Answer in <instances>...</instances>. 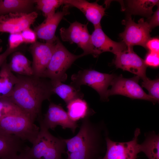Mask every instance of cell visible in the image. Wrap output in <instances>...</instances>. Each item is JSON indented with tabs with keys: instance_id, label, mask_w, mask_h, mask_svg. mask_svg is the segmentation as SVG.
<instances>
[{
	"instance_id": "obj_13",
	"label": "cell",
	"mask_w": 159,
	"mask_h": 159,
	"mask_svg": "<svg viewBox=\"0 0 159 159\" xmlns=\"http://www.w3.org/2000/svg\"><path fill=\"white\" fill-rule=\"evenodd\" d=\"M56 41L45 43L36 42L32 44L30 51L32 57L34 75L42 77L51 59Z\"/></svg>"
},
{
	"instance_id": "obj_9",
	"label": "cell",
	"mask_w": 159,
	"mask_h": 159,
	"mask_svg": "<svg viewBox=\"0 0 159 159\" xmlns=\"http://www.w3.org/2000/svg\"><path fill=\"white\" fill-rule=\"evenodd\" d=\"M87 25V24H84L76 21L71 23L67 28H61L60 35L63 41L76 44L86 55L90 54L94 57V49Z\"/></svg>"
},
{
	"instance_id": "obj_10",
	"label": "cell",
	"mask_w": 159,
	"mask_h": 159,
	"mask_svg": "<svg viewBox=\"0 0 159 159\" xmlns=\"http://www.w3.org/2000/svg\"><path fill=\"white\" fill-rule=\"evenodd\" d=\"M125 22V30L120 34L122 42L127 47L137 45L145 48L147 42L151 38L150 33L151 29L148 22L142 18L136 23L130 16Z\"/></svg>"
},
{
	"instance_id": "obj_24",
	"label": "cell",
	"mask_w": 159,
	"mask_h": 159,
	"mask_svg": "<svg viewBox=\"0 0 159 159\" xmlns=\"http://www.w3.org/2000/svg\"><path fill=\"white\" fill-rule=\"evenodd\" d=\"M128 9L132 13L150 16L153 13V8L155 5H159V0H127Z\"/></svg>"
},
{
	"instance_id": "obj_5",
	"label": "cell",
	"mask_w": 159,
	"mask_h": 159,
	"mask_svg": "<svg viewBox=\"0 0 159 159\" xmlns=\"http://www.w3.org/2000/svg\"><path fill=\"white\" fill-rule=\"evenodd\" d=\"M23 112L10 115L0 119V128L22 140L33 144L39 131L40 127Z\"/></svg>"
},
{
	"instance_id": "obj_3",
	"label": "cell",
	"mask_w": 159,
	"mask_h": 159,
	"mask_svg": "<svg viewBox=\"0 0 159 159\" xmlns=\"http://www.w3.org/2000/svg\"><path fill=\"white\" fill-rule=\"evenodd\" d=\"M40 130L32 147L23 152L32 159H62L66 145L64 139L55 137L39 124Z\"/></svg>"
},
{
	"instance_id": "obj_11",
	"label": "cell",
	"mask_w": 159,
	"mask_h": 159,
	"mask_svg": "<svg viewBox=\"0 0 159 159\" xmlns=\"http://www.w3.org/2000/svg\"><path fill=\"white\" fill-rule=\"evenodd\" d=\"M37 121L39 124L48 130H54L57 125H60L64 129H70L73 133L78 127L77 122L70 118L67 112L61 105L52 102L50 103L44 117Z\"/></svg>"
},
{
	"instance_id": "obj_27",
	"label": "cell",
	"mask_w": 159,
	"mask_h": 159,
	"mask_svg": "<svg viewBox=\"0 0 159 159\" xmlns=\"http://www.w3.org/2000/svg\"><path fill=\"white\" fill-rule=\"evenodd\" d=\"M22 112L24 113L8 99H0V119L10 115Z\"/></svg>"
},
{
	"instance_id": "obj_15",
	"label": "cell",
	"mask_w": 159,
	"mask_h": 159,
	"mask_svg": "<svg viewBox=\"0 0 159 159\" xmlns=\"http://www.w3.org/2000/svg\"><path fill=\"white\" fill-rule=\"evenodd\" d=\"M91 37L94 49V57L107 52L116 55L127 48V46L122 41L117 42L109 38L103 31L101 26L94 28Z\"/></svg>"
},
{
	"instance_id": "obj_6",
	"label": "cell",
	"mask_w": 159,
	"mask_h": 159,
	"mask_svg": "<svg viewBox=\"0 0 159 159\" xmlns=\"http://www.w3.org/2000/svg\"><path fill=\"white\" fill-rule=\"evenodd\" d=\"M113 74L100 72L92 69L79 71L72 75L70 85L80 89L82 85H88L95 90L99 94L100 99L108 100V88L115 77Z\"/></svg>"
},
{
	"instance_id": "obj_4",
	"label": "cell",
	"mask_w": 159,
	"mask_h": 159,
	"mask_svg": "<svg viewBox=\"0 0 159 159\" xmlns=\"http://www.w3.org/2000/svg\"><path fill=\"white\" fill-rule=\"evenodd\" d=\"M85 55L84 53L76 55L71 53L57 37L51 59L42 77L48 78L52 83L65 81L67 70L76 59Z\"/></svg>"
},
{
	"instance_id": "obj_2",
	"label": "cell",
	"mask_w": 159,
	"mask_h": 159,
	"mask_svg": "<svg viewBox=\"0 0 159 159\" xmlns=\"http://www.w3.org/2000/svg\"><path fill=\"white\" fill-rule=\"evenodd\" d=\"M90 116L82 119L80 130L73 137L64 139L66 159H99L106 146L107 132L103 122H92Z\"/></svg>"
},
{
	"instance_id": "obj_14",
	"label": "cell",
	"mask_w": 159,
	"mask_h": 159,
	"mask_svg": "<svg viewBox=\"0 0 159 159\" xmlns=\"http://www.w3.org/2000/svg\"><path fill=\"white\" fill-rule=\"evenodd\" d=\"M132 47H127L126 50L116 55L114 63L117 68L129 71L142 79L146 77L147 66Z\"/></svg>"
},
{
	"instance_id": "obj_32",
	"label": "cell",
	"mask_w": 159,
	"mask_h": 159,
	"mask_svg": "<svg viewBox=\"0 0 159 159\" xmlns=\"http://www.w3.org/2000/svg\"><path fill=\"white\" fill-rule=\"evenodd\" d=\"M145 48L149 52L159 53V39L157 38H150L147 42Z\"/></svg>"
},
{
	"instance_id": "obj_19",
	"label": "cell",
	"mask_w": 159,
	"mask_h": 159,
	"mask_svg": "<svg viewBox=\"0 0 159 159\" xmlns=\"http://www.w3.org/2000/svg\"><path fill=\"white\" fill-rule=\"evenodd\" d=\"M18 80L17 77L10 70L6 60L0 69V99L9 98Z\"/></svg>"
},
{
	"instance_id": "obj_17",
	"label": "cell",
	"mask_w": 159,
	"mask_h": 159,
	"mask_svg": "<svg viewBox=\"0 0 159 159\" xmlns=\"http://www.w3.org/2000/svg\"><path fill=\"white\" fill-rule=\"evenodd\" d=\"M24 142L0 128V159H15L28 148Z\"/></svg>"
},
{
	"instance_id": "obj_1",
	"label": "cell",
	"mask_w": 159,
	"mask_h": 159,
	"mask_svg": "<svg viewBox=\"0 0 159 159\" xmlns=\"http://www.w3.org/2000/svg\"><path fill=\"white\" fill-rule=\"evenodd\" d=\"M18 78L8 99L26 115L34 122L42 118L43 102L49 100L54 94L50 80L34 75H16Z\"/></svg>"
},
{
	"instance_id": "obj_12",
	"label": "cell",
	"mask_w": 159,
	"mask_h": 159,
	"mask_svg": "<svg viewBox=\"0 0 159 159\" xmlns=\"http://www.w3.org/2000/svg\"><path fill=\"white\" fill-rule=\"evenodd\" d=\"M38 16L35 11L10 13L0 15V32L10 34L21 32L30 27Z\"/></svg>"
},
{
	"instance_id": "obj_34",
	"label": "cell",
	"mask_w": 159,
	"mask_h": 159,
	"mask_svg": "<svg viewBox=\"0 0 159 159\" xmlns=\"http://www.w3.org/2000/svg\"><path fill=\"white\" fill-rule=\"evenodd\" d=\"M16 49H11L8 47L4 52L0 54V69L2 64L6 60L7 57L16 51Z\"/></svg>"
},
{
	"instance_id": "obj_7",
	"label": "cell",
	"mask_w": 159,
	"mask_h": 159,
	"mask_svg": "<svg viewBox=\"0 0 159 159\" xmlns=\"http://www.w3.org/2000/svg\"><path fill=\"white\" fill-rule=\"evenodd\" d=\"M140 132V129L137 128L132 140L126 142H114L107 136L106 153L103 158L99 159H136L138 154L141 152L140 145L138 143Z\"/></svg>"
},
{
	"instance_id": "obj_33",
	"label": "cell",
	"mask_w": 159,
	"mask_h": 159,
	"mask_svg": "<svg viewBox=\"0 0 159 159\" xmlns=\"http://www.w3.org/2000/svg\"><path fill=\"white\" fill-rule=\"evenodd\" d=\"M151 29L159 25V6L153 15L151 17L148 22H147Z\"/></svg>"
},
{
	"instance_id": "obj_25",
	"label": "cell",
	"mask_w": 159,
	"mask_h": 159,
	"mask_svg": "<svg viewBox=\"0 0 159 159\" xmlns=\"http://www.w3.org/2000/svg\"><path fill=\"white\" fill-rule=\"evenodd\" d=\"M141 152L148 159H159V136L153 132L146 136L143 142L140 144Z\"/></svg>"
},
{
	"instance_id": "obj_16",
	"label": "cell",
	"mask_w": 159,
	"mask_h": 159,
	"mask_svg": "<svg viewBox=\"0 0 159 159\" xmlns=\"http://www.w3.org/2000/svg\"><path fill=\"white\" fill-rule=\"evenodd\" d=\"M62 10L55 12L50 17L45 20L34 29L37 38L44 40L46 42H55L57 37L55 33L60 22L63 17L69 14L67 4H64Z\"/></svg>"
},
{
	"instance_id": "obj_18",
	"label": "cell",
	"mask_w": 159,
	"mask_h": 159,
	"mask_svg": "<svg viewBox=\"0 0 159 159\" xmlns=\"http://www.w3.org/2000/svg\"><path fill=\"white\" fill-rule=\"evenodd\" d=\"M64 4L75 7L81 11L94 28L101 26V21L105 8L97 2L90 3L85 0H64Z\"/></svg>"
},
{
	"instance_id": "obj_28",
	"label": "cell",
	"mask_w": 159,
	"mask_h": 159,
	"mask_svg": "<svg viewBox=\"0 0 159 159\" xmlns=\"http://www.w3.org/2000/svg\"><path fill=\"white\" fill-rule=\"evenodd\" d=\"M142 86L146 89L149 95L153 97L157 102L159 99V80H150L147 77L142 79Z\"/></svg>"
},
{
	"instance_id": "obj_22",
	"label": "cell",
	"mask_w": 159,
	"mask_h": 159,
	"mask_svg": "<svg viewBox=\"0 0 159 159\" xmlns=\"http://www.w3.org/2000/svg\"><path fill=\"white\" fill-rule=\"evenodd\" d=\"M52 84L54 94H56L59 96L67 105L75 99H82L84 97V94L80 89H78L71 85H67L61 82L52 83Z\"/></svg>"
},
{
	"instance_id": "obj_36",
	"label": "cell",
	"mask_w": 159,
	"mask_h": 159,
	"mask_svg": "<svg viewBox=\"0 0 159 159\" xmlns=\"http://www.w3.org/2000/svg\"><path fill=\"white\" fill-rule=\"evenodd\" d=\"M2 43V41L0 39V53H1L2 50V47L1 45Z\"/></svg>"
},
{
	"instance_id": "obj_29",
	"label": "cell",
	"mask_w": 159,
	"mask_h": 159,
	"mask_svg": "<svg viewBox=\"0 0 159 159\" xmlns=\"http://www.w3.org/2000/svg\"><path fill=\"white\" fill-rule=\"evenodd\" d=\"M23 43L21 32L10 34L8 39L9 48L12 49H17Z\"/></svg>"
},
{
	"instance_id": "obj_30",
	"label": "cell",
	"mask_w": 159,
	"mask_h": 159,
	"mask_svg": "<svg viewBox=\"0 0 159 159\" xmlns=\"http://www.w3.org/2000/svg\"><path fill=\"white\" fill-rule=\"evenodd\" d=\"M144 60L147 66L157 67L159 65V53L149 52Z\"/></svg>"
},
{
	"instance_id": "obj_35",
	"label": "cell",
	"mask_w": 159,
	"mask_h": 159,
	"mask_svg": "<svg viewBox=\"0 0 159 159\" xmlns=\"http://www.w3.org/2000/svg\"><path fill=\"white\" fill-rule=\"evenodd\" d=\"M15 159H32L25 155L23 152L19 154Z\"/></svg>"
},
{
	"instance_id": "obj_20",
	"label": "cell",
	"mask_w": 159,
	"mask_h": 159,
	"mask_svg": "<svg viewBox=\"0 0 159 159\" xmlns=\"http://www.w3.org/2000/svg\"><path fill=\"white\" fill-rule=\"evenodd\" d=\"M8 64L11 71L17 74L26 76L34 75L31 62L20 52L15 51L12 54Z\"/></svg>"
},
{
	"instance_id": "obj_21",
	"label": "cell",
	"mask_w": 159,
	"mask_h": 159,
	"mask_svg": "<svg viewBox=\"0 0 159 159\" xmlns=\"http://www.w3.org/2000/svg\"><path fill=\"white\" fill-rule=\"evenodd\" d=\"M67 113L70 118L77 122L87 116H91L95 113L90 108L85 100L78 98L75 99L67 105Z\"/></svg>"
},
{
	"instance_id": "obj_8",
	"label": "cell",
	"mask_w": 159,
	"mask_h": 159,
	"mask_svg": "<svg viewBox=\"0 0 159 159\" xmlns=\"http://www.w3.org/2000/svg\"><path fill=\"white\" fill-rule=\"evenodd\" d=\"M140 78L137 76L130 78L123 77L122 75L116 76L112 82L107 95H119L133 99L143 100L156 103V101L146 93L138 84Z\"/></svg>"
},
{
	"instance_id": "obj_23",
	"label": "cell",
	"mask_w": 159,
	"mask_h": 159,
	"mask_svg": "<svg viewBox=\"0 0 159 159\" xmlns=\"http://www.w3.org/2000/svg\"><path fill=\"white\" fill-rule=\"evenodd\" d=\"M34 0H0V15L10 13H29Z\"/></svg>"
},
{
	"instance_id": "obj_26",
	"label": "cell",
	"mask_w": 159,
	"mask_h": 159,
	"mask_svg": "<svg viewBox=\"0 0 159 159\" xmlns=\"http://www.w3.org/2000/svg\"><path fill=\"white\" fill-rule=\"evenodd\" d=\"M38 9L41 11L46 18L51 17L60 6L64 4V0H36Z\"/></svg>"
},
{
	"instance_id": "obj_31",
	"label": "cell",
	"mask_w": 159,
	"mask_h": 159,
	"mask_svg": "<svg viewBox=\"0 0 159 159\" xmlns=\"http://www.w3.org/2000/svg\"><path fill=\"white\" fill-rule=\"evenodd\" d=\"M24 43L27 44H33L36 41L37 36L34 31L30 27L23 30L21 32Z\"/></svg>"
}]
</instances>
